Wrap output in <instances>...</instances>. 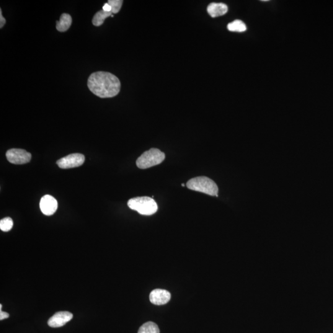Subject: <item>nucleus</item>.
<instances>
[{"mask_svg": "<svg viewBox=\"0 0 333 333\" xmlns=\"http://www.w3.org/2000/svg\"><path fill=\"white\" fill-rule=\"evenodd\" d=\"M88 87L93 94L102 98H112L119 94V79L110 72L99 71L90 75Z\"/></svg>", "mask_w": 333, "mask_h": 333, "instance_id": "obj_1", "label": "nucleus"}, {"mask_svg": "<svg viewBox=\"0 0 333 333\" xmlns=\"http://www.w3.org/2000/svg\"><path fill=\"white\" fill-rule=\"evenodd\" d=\"M188 189L205 193L212 196H218L219 188L213 180L207 177H198L190 180L187 183Z\"/></svg>", "mask_w": 333, "mask_h": 333, "instance_id": "obj_2", "label": "nucleus"}, {"mask_svg": "<svg viewBox=\"0 0 333 333\" xmlns=\"http://www.w3.org/2000/svg\"><path fill=\"white\" fill-rule=\"evenodd\" d=\"M128 206L133 211L143 216H151L157 211V205L153 198L144 196L130 199Z\"/></svg>", "mask_w": 333, "mask_h": 333, "instance_id": "obj_3", "label": "nucleus"}, {"mask_svg": "<svg viewBox=\"0 0 333 333\" xmlns=\"http://www.w3.org/2000/svg\"><path fill=\"white\" fill-rule=\"evenodd\" d=\"M165 154L158 149L152 148L139 156L136 160V166L139 169H148L161 164L165 159Z\"/></svg>", "mask_w": 333, "mask_h": 333, "instance_id": "obj_4", "label": "nucleus"}, {"mask_svg": "<svg viewBox=\"0 0 333 333\" xmlns=\"http://www.w3.org/2000/svg\"><path fill=\"white\" fill-rule=\"evenodd\" d=\"M7 161L13 164H24L29 162L32 155L21 149H11L6 152Z\"/></svg>", "mask_w": 333, "mask_h": 333, "instance_id": "obj_5", "label": "nucleus"}, {"mask_svg": "<svg viewBox=\"0 0 333 333\" xmlns=\"http://www.w3.org/2000/svg\"><path fill=\"white\" fill-rule=\"evenodd\" d=\"M85 162L83 154L74 153L68 155L58 160L56 163L61 169H71V168L81 166Z\"/></svg>", "mask_w": 333, "mask_h": 333, "instance_id": "obj_6", "label": "nucleus"}, {"mask_svg": "<svg viewBox=\"0 0 333 333\" xmlns=\"http://www.w3.org/2000/svg\"><path fill=\"white\" fill-rule=\"evenodd\" d=\"M58 204L56 199L51 195H45L41 199L40 208L44 215H53L58 209Z\"/></svg>", "mask_w": 333, "mask_h": 333, "instance_id": "obj_7", "label": "nucleus"}, {"mask_svg": "<svg viewBox=\"0 0 333 333\" xmlns=\"http://www.w3.org/2000/svg\"><path fill=\"white\" fill-rule=\"evenodd\" d=\"M73 319V315L71 312L62 311L57 312L53 316L49 319L48 325L50 327L59 328L63 327L67 323Z\"/></svg>", "mask_w": 333, "mask_h": 333, "instance_id": "obj_8", "label": "nucleus"}, {"mask_svg": "<svg viewBox=\"0 0 333 333\" xmlns=\"http://www.w3.org/2000/svg\"><path fill=\"white\" fill-rule=\"evenodd\" d=\"M171 298V294L169 291L161 289H156L151 292L149 295L151 303L156 306L166 304Z\"/></svg>", "mask_w": 333, "mask_h": 333, "instance_id": "obj_9", "label": "nucleus"}, {"mask_svg": "<svg viewBox=\"0 0 333 333\" xmlns=\"http://www.w3.org/2000/svg\"><path fill=\"white\" fill-rule=\"evenodd\" d=\"M208 12L212 17L223 15L228 12V6L222 2H212L208 7Z\"/></svg>", "mask_w": 333, "mask_h": 333, "instance_id": "obj_10", "label": "nucleus"}, {"mask_svg": "<svg viewBox=\"0 0 333 333\" xmlns=\"http://www.w3.org/2000/svg\"><path fill=\"white\" fill-rule=\"evenodd\" d=\"M72 19L71 15L66 13L62 14L60 19L56 22V29L59 32H64L71 27Z\"/></svg>", "mask_w": 333, "mask_h": 333, "instance_id": "obj_11", "label": "nucleus"}, {"mask_svg": "<svg viewBox=\"0 0 333 333\" xmlns=\"http://www.w3.org/2000/svg\"><path fill=\"white\" fill-rule=\"evenodd\" d=\"M112 12L105 11L104 10H101V11L97 12L95 14L94 18L92 19V24L95 26L99 27L103 24L105 20L108 17L111 16L112 15Z\"/></svg>", "mask_w": 333, "mask_h": 333, "instance_id": "obj_12", "label": "nucleus"}, {"mask_svg": "<svg viewBox=\"0 0 333 333\" xmlns=\"http://www.w3.org/2000/svg\"><path fill=\"white\" fill-rule=\"evenodd\" d=\"M138 333H160V330L155 323L148 322L139 328Z\"/></svg>", "mask_w": 333, "mask_h": 333, "instance_id": "obj_13", "label": "nucleus"}, {"mask_svg": "<svg viewBox=\"0 0 333 333\" xmlns=\"http://www.w3.org/2000/svg\"><path fill=\"white\" fill-rule=\"evenodd\" d=\"M227 28L231 32H243L247 30L246 25L240 20H235L229 23Z\"/></svg>", "mask_w": 333, "mask_h": 333, "instance_id": "obj_14", "label": "nucleus"}, {"mask_svg": "<svg viewBox=\"0 0 333 333\" xmlns=\"http://www.w3.org/2000/svg\"><path fill=\"white\" fill-rule=\"evenodd\" d=\"M12 226H13V221H12L11 218H4L0 221V229L2 231L7 232L10 231L12 229Z\"/></svg>", "mask_w": 333, "mask_h": 333, "instance_id": "obj_15", "label": "nucleus"}, {"mask_svg": "<svg viewBox=\"0 0 333 333\" xmlns=\"http://www.w3.org/2000/svg\"><path fill=\"white\" fill-rule=\"evenodd\" d=\"M108 3L110 5L111 8H112V12L113 14H117L119 12L121 7H122L123 1L122 0H109Z\"/></svg>", "mask_w": 333, "mask_h": 333, "instance_id": "obj_16", "label": "nucleus"}, {"mask_svg": "<svg viewBox=\"0 0 333 333\" xmlns=\"http://www.w3.org/2000/svg\"><path fill=\"white\" fill-rule=\"evenodd\" d=\"M5 24H6V19L2 16V10L1 9H0V28H2L3 27Z\"/></svg>", "mask_w": 333, "mask_h": 333, "instance_id": "obj_17", "label": "nucleus"}, {"mask_svg": "<svg viewBox=\"0 0 333 333\" xmlns=\"http://www.w3.org/2000/svg\"><path fill=\"white\" fill-rule=\"evenodd\" d=\"M9 314L6 313V312H2V310H0V320H3L9 318Z\"/></svg>", "mask_w": 333, "mask_h": 333, "instance_id": "obj_18", "label": "nucleus"}, {"mask_svg": "<svg viewBox=\"0 0 333 333\" xmlns=\"http://www.w3.org/2000/svg\"><path fill=\"white\" fill-rule=\"evenodd\" d=\"M103 10H104L105 11H108V12H112V8H111V6L107 2V3L105 4L104 6L103 7Z\"/></svg>", "mask_w": 333, "mask_h": 333, "instance_id": "obj_19", "label": "nucleus"}, {"mask_svg": "<svg viewBox=\"0 0 333 333\" xmlns=\"http://www.w3.org/2000/svg\"><path fill=\"white\" fill-rule=\"evenodd\" d=\"M182 186L183 187H185L184 183H183V184L182 185Z\"/></svg>", "mask_w": 333, "mask_h": 333, "instance_id": "obj_20", "label": "nucleus"}]
</instances>
